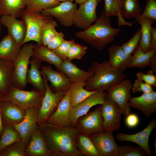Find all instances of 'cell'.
Masks as SVG:
<instances>
[{
  "instance_id": "obj_13",
  "label": "cell",
  "mask_w": 156,
  "mask_h": 156,
  "mask_svg": "<svg viewBox=\"0 0 156 156\" xmlns=\"http://www.w3.org/2000/svg\"><path fill=\"white\" fill-rule=\"evenodd\" d=\"M39 108L31 107L25 110V116L20 123L12 127L21 136L22 141L27 146L31 135L38 128V114Z\"/></svg>"
},
{
  "instance_id": "obj_17",
  "label": "cell",
  "mask_w": 156,
  "mask_h": 156,
  "mask_svg": "<svg viewBox=\"0 0 156 156\" xmlns=\"http://www.w3.org/2000/svg\"><path fill=\"white\" fill-rule=\"evenodd\" d=\"M97 148L100 156H118V146L112 133L102 131L89 136Z\"/></svg>"
},
{
  "instance_id": "obj_38",
  "label": "cell",
  "mask_w": 156,
  "mask_h": 156,
  "mask_svg": "<svg viewBox=\"0 0 156 156\" xmlns=\"http://www.w3.org/2000/svg\"><path fill=\"white\" fill-rule=\"evenodd\" d=\"M58 24L53 20L45 23L42 28L40 39L42 45L47 46L55 37L57 31L56 27Z\"/></svg>"
},
{
  "instance_id": "obj_34",
  "label": "cell",
  "mask_w": 156,
  "mask_h": 156,
  "mask_svg": "<svg viewBox=\"0 0 156 156\" xmlns=\"http://www.w3.org/2000/svg\"><path fill=\"white\" fill-rule=\"evenodd\" d=\"M143 12L138 0H124L121 10L123 18L137 19L141 16Z\"/></svg>"
},
{
  "instance_id": "obj_28",
  "label": "cell",
  "mask_w": 156,
  "mask_h": 156,
  "mask_svg": "<svg viewBox=\"0 0 156 156\" xmlns=\"http://www.w3.org/2000/svg\"><path fill=\"white\" fill-rule=\"evenodd\" d=\"M14 62L0 60V94L3 96L8 93L12 84Z\"/></svg>"
},
{
  "instance_id": "obj_39",
  "label": "cell",
  "mask_w": 156,
  "mask_h": 156,
  "mask_svg": "<svg viewBox=\"0 0 156 156\" xmlns=\"http://www.w3.org/2000/svg\"><path fill=\"white\" fill-rule=\"evenodd\" d=\"M26 146L20 141L8 146L0 152L1 156H26L25 150Z\"/></svg>"
},
{
  "instance_id": "obj_19",
  "label": "cell",
  "mask_w": 156,
  "mask_h": 156,
  "mask_svg": "<svg viewBox=\"0 0 156 156\" xmlns=\"http://www.w3.org/2000/svg\"><path fill=\"white\" fill-rule=\"evenodd\" d=\"M10 15L1 16L2 25L6 27L8 34L21 46L26 36V25L24 21Z\"/></svg>"
},
{
  "instance_id": "obj_15",
  "label": "cell",
  "mask_w": 156,
  "mask_h": 156,
  "mask_svg": "<svg viewBox=\"0 0 156 156\" xmlns=\"http://www.w3.org/2000/svg\"><path fill=\"white\" fill-rule=\"evenodd\" d=\"M106 99V92L97 91L72 108L70 117L72 126L76 127L80 117L86 114L92 107L102 104Z\"/></svg>"
},
{
  "instance_id": "obj_53",
  "label": "cell",
  "mask_w": 156,
  "mask_h": 156,
  "mask_svg": "<svg viewBox=\"0 0 156 156\" xmlns=\"http://www.w3.org/2000/svg\"><path fill=\"white\" fill-rule=\"evenodd\" d=\"M58 2H62L64 1H74V0H55Z\"/></svg>"
},
{
  "instance_id": "obj_41",
  "label": "cell",
  "mask_w": 156,
  "mask_h": 156,
  "mask_svg": "<svg viewBox=\"0 0 156 156\" xmlns=\"http://www.w3.org/2000/svg\"><path fill=\"white\" fill-rule=\"evenodd\" d=\"M86 46L75 42L70 46L67 55V59L71 61L73 60L82 59L86 53Z\"/></svg>"
},
{
  "instance_id": "obj_44",
  "label": "cell",
  "mask_w": 156,
  "mask_h": 156,
  "mask_svg": "<svg viewBox=\"0 0 156 156\" xmlns=\"http://www.w3.org/2000/svg\"><path fill=\"white\" fill-rule=\"evenodd\" d=\"M146 5L140 17H146L156 21V0H145Z\"/></svg>"
},
{
  "instance_id": "obj_54",
  "label": "cell",
  "mask_w": 156,
  "mask_h": 156,
  "mask_svg": "<svg viewBox=\"0 0 156 156\" xmlns=\"http://www.w3.org/2000/svg\"><path fill=\"white\" fill-rule=\"evenodd\" d=\"M1 16L0 15V34L1 32Z\"/></svg>"
},
{
  "instance_id": "obj_11",
  "label": "cell",
  "mask_w": 156,
  "mask_h": 156,
  "mask_svg": "<svg viewBox=\"0 0 156 156\" xmlns=\"http://www.w3.org/2000/svg\"><path fill=\"white\" fill-rule=\"evenodd\" d=\"M101 107L103 118V131L112 133L118 130L121 126V117L122 113L118 105L107 98Z\"/></svg>"
},
{
  "instance_id": "obj_1",
  "label": "cell",
  "mask_w": 156,
  "mask_h": 156,
  "mask_svg": "<svg viewBox=\"0 0 156 156\" xmlns=\"http://www.w3.org/2000/svg\"><path fill=\"white\" fill-rule=\"evenodd\" d=\"M38 128L53 156L83 155L77 146L76 138L80 133L76 126L62 127L45 123L38 125Z\"/></svg>"
},
{
  "instance_id": "obj_50",
  "label": "cell",
  "mask_w": 156,
  "mask_h": 156,
  "mask_svg": "<svg viewBox=\"0 0 156 156\" xmlns=\"http://www.w3.org/2000/svg\"><path fill=\"white\" fill-rule=\"evenodd\" d=\"M151 70L156 73V53L154 54L150 59L149 62V66Z\"/></svg>"
},
{
  "instance_id": "obj_10",
  "label": "cell",
  "mask_w": 156,
  "mask_h": 156,
  "mask_svg": "<svg viewBox=\"0 0 156 156\" xmlns=\"http://www.w3.org/2000/svg\"><path fill=\"white\" fill-rule=\"evenodd\" d=\"M102 0H88L80 4L73 18V25L85 30L96 20V9Z\"/></svg>"
},
{
  "instance_id": "obj_21",
  "label": "cell",
  "mask_w": 156,
  "mask_h": 156,
  "mask_svg": "<svg viewBox=\"0 0 156 156\" xmlns=\"http://www.w3.org/2000/svg\"><path fill=\"white\" fill-rule=\"evenodd\" d=\"M3 124L11 126L21 122L25 116V110L10 101L0 102Z\"/></svg>"
},
{
  "instance_id": "obj_6",
  "label": "cell",
  "mask_w": 156,
  "mask_h": 156,
  "mask_svg": "<svg viewBox=\"0 0 156 156\" xmlns=\"http://www.w3.org/2000/svg\"><path fill=\"white\" fill-rule=\"evenodd\" d=\"M21 51L14 62L12 84L17 88L24 89L27 84L26 77L30 58L33 50V44H23Z\"/></svg>"
},
{
  "instance_id": "obj_55",
  "label": "cell",
  "mask_w": 156,
  "mask_h": 156,
  "mask_svg": "<svg viewBox=\"0 0 156 156\" xmlns=\"http://www.w3.org/2000/svg\"><path fill=\"white\" fill-rule=\"evenodd\" d=\"M2 96L0 94V102L1 101V99Z\"/></svg>"
},
{
  "instance_id": "obj_46",
  "label": "cell",
  "mask_w": 156,
  "mask_h": 156,
  "mask_svg": "<svg viewBox=\"0 0 156 156\" xmlns=\"http://www.w3.org/2000/svg\"><path fill=\"white\" fill-rule=\"evenodd\" d=\"M131 91L133 93L137 92L149 93L154 91L153 87L143 81L137 79L132 84Z\"/></svg>"
},
{
  "instance_id": "obj_51",
  "label": "cell",
  "mask_w": 156,
  "mask_h": 156,
  "mask_svg": "<svg viewBox=\"0 0 156 156\" xmlns=\"http://www.w3.org/2000/svg\"><path fill=\"white\" fill-rule=\"evenodd\" d=\"M3 128V122L1 110L0 105V137L2 132Z\"/></svg>"
},
{
  "instance_id": "obj_18",
  "label": "cell",
  "mask_w": 156,
  "mask_h": 156,
  "mask_svg": "<svg viewBox=\"0 0 156 156\" xmlns=\"http://www.w3.org/2000/svg\"><path fill=\"white\" fill-rule=\"evenodd\" d=\"M129 106L142 112L146 118L149 117L156 112V92L143 93L141 96L131 97Z\"/></svg>"
},
{
  "instance_id": "obj_43",
  "label": "cell",
  "mask_w": 156,
  "mask_h": 156,
  "mask_svg": "<svg viewBox=\"0 0 156 156\" xmlns=\"http://www.w3.org/2000/svg\"><path fill=\"white\" fill-rule=\"evenodd\" d=\"M75 42L74 39H65L61 44L56 49L52 50L53 52L62 60H66L67 55L71 45Z\"/></svg>"
},
{
  "instance_id": "obj_40",
  "label": "cell",
  "mask_w": 156,
  "mask_h": 156,
  "mask_svg": "<svg viewBox=\"0 0 156 156\" xmlns=\"http://www.w3.org/2000/svg\"><path fill=\"white\" fill-rule=\"evenodd\" d=\"M141 35V31L140 29L130 40L121 46L128 55H132L140 47Z\"/></svg>"
},
{
  "instance_id": "obj_30",
  "label": "cell",
  "mask_w": 156,
  "mask_h": 156,
  "mask_svg": "<svg viewBox=\"0 0 156 156\" xmlns=\"http://www.w3.org/2000/svg\"><path fill=\"white\" fill-rule=\"evenodd\" d=\"M124 0H105L103 11L104 15L109 17L114 16L117 17L118 26L126 25L132 26L131 23L127 22L122 17L121 8Z\"/></svg>"
},
{
  "instance_id": "obj_5",
  "label": "cell",
  "mask_w": 156,
  "mask_h": 156,
  "mask_svg": "<svg viewBox=\"0 0 156 156\" xmlns=\"http://www.w3.org/2000/svg\"><path fill=\"white\" fill-rule=\"evenodd\" d=\"M20 16L25 23L27 29L26 36L21 46L31 41H34L39 45L42 44L40 39L42 28L45 23L53 20V17L43 15L41 13L29 12L25 9L21 11Z\"/></svg>"
},
{
  "instance_id": "obj_9",
  "label": "cell",
  "mask_w": 156,
  "mask_h": 156,
  "mask_svg": "<svg viewBox=\"0 0 156 156\" xmlns=\"http://www.w3.org/2000/svg\"><path fill=\"white\" fill-rule=\"evenodd\" d=\"M73 89L72 83L60 101L56 111L46 123L57 127H67L73 126L70 118L72 109L71 96Z\"/></svg>"
},
{
  "instance_id": "obj_36",
  "label": "cell",
  "mask_w": 156,
  "mask_h": 156,
  "mask_svg": "<svg viewBox=\"0 0 156 156\" xmlns=\"http://www.w3.org/2000/svg\"><path fill=\"white\" fill-rule=\"evenodd\" d=\"M85 82L81 81L72 83L73 89L71 96V103L72 108L98 91H90L85 89L84 88Z\"/></svg>"
},
{
  "instance_id": "obj_2",
  "label": "cell",
  "mask_w": 156,
  "mask_h": 156,
  "mask_svg": "<svg viewBox=\"0 0 156 156\" xmlns=\"http://www.w3.org/2000/svg\"><path fill=\"white\" fill-rule=\"evenodd\" d=\"M120 29L112 27L109 17L106 16L102 11L94 24L85 30L77 32L75 36L100 51L114 41Z\"/></svg>"
},
{
  "instance_id": "obj_22",
  "label": "cell",
  "mask_w": 156,
  "mask_h": 156,
  "mask_svg": "<svg viewBox=\"0 0 156 156\" xmlns=\"http://www.w3.org/2000/svg\"><path fill=\"white\" fill-rule=\"evenodd\" d=\"M25 153L26 156H53L47 148L42 133L38 128L31 135Z\"/></svg>"
},
{
  "instance_id": "obj_27",
  "label": "cell",
  "mask_w": 156,
  "mask_h": 156,
  "mask_svg": "<svg viewBox=\"0 0 156 156\" xmlns=\"http://www.w3.org/2000/svg\"><path fill=\"white\" fill-rule=\"evenodd\" d=\"M31 57L32 59H37L42 62H45L53 64L58 70L63 61L47 46L37 44H33Z\"/></svg>"
},
{
  "instance_id": "obj_24",
  "label": "cell",
  "mask_w": 156,
  "mask_h": 156,
  "mask_svg": "<svg viewBox=\"0 0 156 156\" xmlns=\"http://www.w3.org/2000/svg\"><path fill=\"white\" fill-rule=\"evenodd\" d=\"M58 70L64 74L72 83L86 82L93 75L92 72L80 69L67 59L62 61Z\"/></svg>"
},
{
  "instance_id": "obj_47",
  "label": "cell",
  "mask_w": 156,
  "mask_h": 156,
  "mask_svg": "<svg viewBox=\"0 0 156 156\" xmlns=\"http://www.w3.org/2000/svg\"><path fill=\"white\" fill-rule=\"evenodd\" d=\"M64 35L62 31L57 33L56 35L47 46V47L51 50H53L57 48L60 46L64 41Z\"/></svg>"
},
{
  "instance_id": "obj_25",
  "label": "cell",
  "mask_w": 156,
  "mask_h": 156,
  "mask_svg": "<svg viewBox=\"0 0 156 156\" xmlns=\"http://www.w3.org/2000/svg\"><path fill=\"white\" fill-rule=\"evenodd\" d=\"M42 62L37 59H32L30 63V68L27 71L26 82L32 85L33 90L45 92L44 81L40 70Z\"/></svg>"
},
{
  "instance_id": "obj_20",
  "label": "cell",
  "mask_w": 156,
  "mask_h": 156,
  "mask_svg": "<svg viewBox=\"0 0 156 156\" xmlns=\"http://www.w3.org/2000/svg\"><path fill=\"white\" fill-rule=\"evenodd\" d=\"M41 74L44 75L51 83L53 89L56 92H66L72 83L63 73L54 70L51 66H42Z\"/></svg>"
},
{
  "instance_id": "obj_26",
  "label": "cell",
  "mask_w": 156,
  "mask_h": 156,
  "mask_svg": "<svg viewBox=\"0 0 156 156\" xmlns=\"http://www.w3.org/2000/svg\"><path fill=\"white\" fill-rule=\"evenodd\" d=\"M21 47L8 34L0 41V60L14 62L21 51Z\"/></svg>"
},
{
  "instance_id": "obj_31",
  "label": "cell",
  "mask_w": 156,
  "mask_h": 156,
  "mask_svg": "<svg viewBox=\"0 0 156 156\" xmlns=\"http://www.w3.org/2000/svg\"><path fill=\"white\" fill-rule=\"evenodd\" d=\"M24 0H0V15H10L16 18L25 9Z\"/></svg>"
},
{
  "instance_id": "obj_7",
  "label": "cell",
  "mask_w": 156,
  "mask_h": 156,
  "mask_svg": "<svg viewBox=\"0 0 156 156\" xmlns=\"http://www.w3.org/2000/svg\"><path fill=\"white\" fill-rule=\"evenodd\" d=\"M132 84L131 80L126 78L111 86L106 90V98L116 103L126 116L131 112L129 101L131 97Z\"/></svg>"
},
{
  "instance_id": "obj_8",
  "label": "cell",
  "mask_w": 156,
  "mask_h": 156,
  "mask_svg": "<svg viewBox=\"0 0 156 156\" xmlns=\"http://www.w3.org/2000/svg\"><path fill=\"white\" fill-rule=\"evenodd\" d=\"M45 86V94L39 109L38 122V125L46 123L47 119L56 111L58 105L66 92H53L49 86L45 75L41 74Z\"/></svg>"
},
{
  "instance_id": "obj_14",
  "label": "cell",
  "mask_w": 156,
  "mask_h": 156,
  "mask_svg": "<svg viewBox=\"0 0 156 156\" xmlns=\"http://www.w3.org/2000/svg\"><path fill=\"white\" fill-rule=\"evenodd\" d=\"M77 10L76 4L72 1H65L54 7L43 10L41 13L44 16L54 17L62 25L69 27L73 25V18Z\"/></svg>"
},
{
  "instance_id": "obj_32",
  "label": "cell",
  "mask_w": 156,
  "mask_h": 156,
  "mask_svg": "<svg viewBox=\"0 0 156 156\" xmlns=\"http://www.w3.org/2000/svg\"><path fill=\"white\" fill-rule=\"evenodd\" d=\"M77 146L83 155L88 156H100L99 151L89 136L79 133L76 138Z\"/></svg>"
},
{
  "instance_id": "obj_23",
  "label": "cell",
  "mask_w": 156,
  "mask_h": 156,
  "mask_svg": "<svg viewBox=\"0 0 156 156\" xmlns=\"http://www.w3.org/2000/svg\"><path fill=\"white\" fill-rule=\"evenodd\" d=\"M109 64L113 67L123 72L128 68L132 55L127 53L121 46L114 45L108 49Z\"/></svg>"
},
{
  "instance_id": "obj_16",
  "label": "cell",
  "mask_w": 156,
  "mask_h": 156,
  "mask_svg": "<svg viewBox=\"0 0 156 156\" xmlns=\"http://www.w3.org/2000/svg\"><path fill=\"white\" fill-rule=\"evenodd\" d=\"M156 127V120L152 119L147 126L143 130L137 133L127 134L119 133L116 136L119 141H129L138 144L145 152L147 155L151 156L152 152L149 145V140L153 130Z\"/></svg>"
},
{
  "instance_id": "obj_4",
  "label": "cell",
  "mask_w": 156,
  "mask_h": 156,
  "mask_svg": "<svg viewBox=\"0 0 156 156\" xmlns=\"http://www.w3.org/2000/svg\"><path fill=\"white\" fill-rule=\"evenodd\" d=\"M44 94L33 90H25L12 85L7 94L2 97L1 101L11 102L24 110L33 107L40 108Z\"/></svg>"
},
{
  "instance_id": "obj_3",
  "label": "cell",
  "mask_w": 156,
  "mask_h": 156,
  "mask_svg": "<svg viewBox=\"0 0 156 156\" xmlns=\"http://www.w3.org/2000/svg\"><path fill=\"white\" fill-rule=\"evenodd\" d=\"M88 70L93 75L85 82L84 88L90 91L104 92L111 86L127 78L123 72L111 66L107 60L101 63L94 62Z\"/></svg>"
},
{
  "instance_id": "obj_52",
  "label": "cell",
  "mask_w": 156,
  "mask_h": 156,
  "mask_svg": "<svg viewBox=\"0 0 156 156\" xmlns=\"http://www.w3.org/2000/svg\"><path fill=\"white\" fill-rule=\"evenodd\" d=\"M88 0H74L75 2V4H80Z\"/></svg>"
},
{
  "instance_id": "obj_29",
  "label": "cell",
  "mask_w": 156,
  "mask_h": 156,
  "mask_svg": "<svg viewBox=\"0 0 156 156\" xmlns=\"http://www.w3.org/2000/svg\"><path fill=\"white\" fill-rule=\"evenodd\" d=\"M136 22H138L141 26L142 35L140 47L143 52H147L150 50L151 28L155 22L150 18L143 17L136 19L133 23Z\"/></svg>"
},
{
  "instance_id": "obj_37",
  "label": "cell",
  "mask_w": 156,
  "mask_h": 156,
  "mask_svg": "<svg viewBox=\"0 0 156 156\" xmlns=\"http://www.w3.org/2000/svg\"><path fill=\"white\" fill-rule=\"evenodd\" d=\"M22 141L17 132L11 126L3 124V129L0 139V152L15 142Z\"/></svg>"
},
{
  "instance_id": "obj_35",
  "label": "cell",
  "mask_w": 156,
  "mask_h": 156,
  "mask_svg": "<svg viewBox=\"0 0 156 156\" xmlns=\"http://www.w3.org/2000/svg\"><path fill=\"white\" fill-rule=\"evenodd\" d=\"M25 9L29 12L41 13L44 10L54 7L60 3L55 0H24Z\"/></svg>"
},
{
  "instance_id": "obj_33",
  "label": "cell",
  "mask_w": 156,
  "mask_h": 156,
  "mask_svg": "<svg viewBox=\"0 0 156 156\" xmlns=\"http://www.w3.org/2000/svg\"><path fill=\"white\" fill-rule=\"evenodd\" d=\"M156 53V50H151L143 52L139 47L132 55L128 68H137L139 69L149 66V62L153 55Z\"/></svg>"
},
{
  "instance_id": "obj_42",
  "label": "cell",
  "mask_w": 156,
  "mask_h": 156,
  "mask_svg": "<svg viewBox=\"0 0 156 156\" xmlns=\"http://www.w3.org/2000/svg\"><path fill=\"white\" fill-rule=\"evenodd\" d=\"M147 155L140 146L134 147L130 145L119 146L118 156H144Z\"/></svg>"
},
{
  "instance_id": "obj_49",
  "label": "cell",
  "mask_w": 156,
  "mask_h": 156,
  "mask_svg": "<svg viewBox=\"0 0 156 156\" xmlns=\"http://www.w3.org/2000/svg\"><path fill=\"white\" fill-rule=\"evenodd\" d=\"M151 50H156V27L152 26L151 28Z\"/></svg>"
},
{
  "instance_id": "obj_12",
  "label": "cell",
  "mask_w": 156,
  "mask_h": 156,
  "mask_svg": "<svg viewBox=\"0 0 156 156\" xmlns=\"http://www.w3.org/2000/svg\"><path fill=\"white\" fill-rule=\"evenodd\" d=\"M103 118L100 106L80 117L77 120L76 127L80 133L90 136L103 131Z\"/></svg>"
},
{
  "instance_id": "obj_45",
  "label": "cell",
  "mask_w": 156,
  "mask_h": 156,
  "mask_svg": "<svg viewBox=\"0 0 156 156\" xmlns=\"http://www.w3.org/2000/svg\"><path fill=\"white\" fill-rule=\"evenodd\" d=\"M151 70H148L145 74L140 71L136 75L137 79L141 80L153 87H156V75Z\"/></svg>"
},
{
  "instance_id": "obj_48",
  "label": "cell",
  "mask_w": 156,
  "mask_h": 156,
  "mask_svg": "<svg viewBox=\"0 0 156 156\" xmlns=\"http://www.w3.org/2000/svg\"><path fill=\"white\" fill-rule=\"evenodd\" d=\"M139 118L138 116L134 113L129 114L126 116L125 124L129 127L132 128L136 127L139 124Z\"/></svg>"
}]
</instances>
